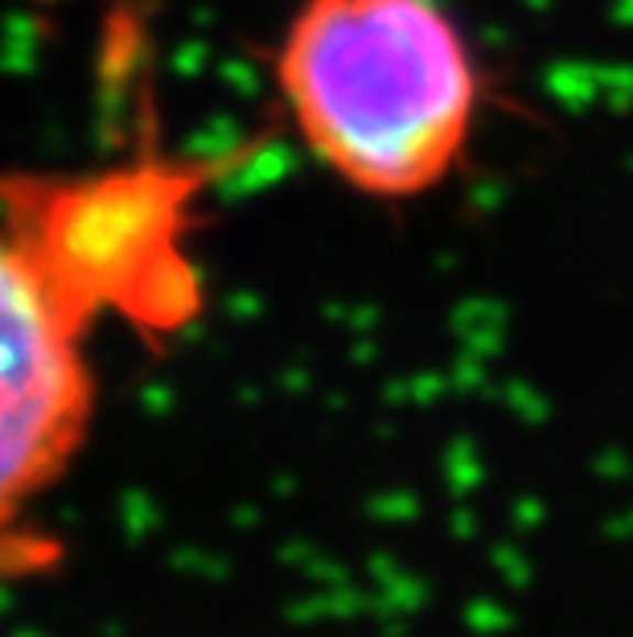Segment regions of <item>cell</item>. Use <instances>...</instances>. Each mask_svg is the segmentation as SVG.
Returning a JSON list of instances; mask_svg holds the SVG:
<instances>
[{"instance_id":"3957f363","label":"cell","mask_w":633,"mask_h":637,"mask_svg":"<svg viewBox=\"0 0 633 637\" xmlns=\"http://www.w3.org/2000/svg\"><path fill=\"white\" fill-rule=\"evenodd\" d=\"M210 182L206 161L144 153L91 173H4L0 189L42 227L108 321L165 345L201 312L189 227Z\"/></svg>"},{"instance_id":"6da1fadb","label":"cell","mask_w":633,"mask_h":637,"mask_svg":"<svg viewBox=\"0 0 633 637\" xmlns=\"http://www.w3.org/2000/svg\"><path fill=\"white\" fill-rule=\"evenodd\" d=\"M301 141L350 189L407 202L461 165L481 78L436 0H305L276 50Z\"/></svg>"},{"instance_id":"7a4b0ae2","label":"cell","mask_w":633,"mask_h":637,"mask_svg":"<svg viewBox=\"0 0 633 637\" xmlns=\"http://www.w3.org/2000/svg\"><path fill=\"white\" fill-rule=\"evenodd\" d=\"M108 317L0 189V575L42 572L63 547L37 510L66 482L95 424V326Z\"/></svg>"}]
</instances>
